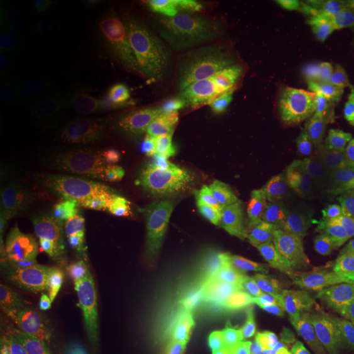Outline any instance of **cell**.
<instances>
[{"label": "cell", "mask_w": 354, "mask_h": 354, "mask_svg": "<svg viewBox=\"0 0 354 354\" xmlns=\"http://www.w3.org/2000/svg\"><path fill=\"white\" fill-rule=\"evenodd\" d=\"M21 153H24V148H21L20 140L12 135V131L6 133L3 130L0 136V176L3 179L10 176L13 169L19 166Z\"/></svg>", "instance_id": "obj_12"}, {"label": "cell", "mask_w": 354, "mask_h": 354, "mask_svg": "<svg viewBox=\"0 0 354 354\" xmlns=\"http://www.w3.org/2000/svg\"><path fill=\"white\" fill-rule=\"evenodd\" d=\"M256 299L194 295L156 318L146 335L153 354H241L258 336Z\"/></svg>", "instance_id": "obj_2"}, {"label": "cell", "mask_w": 354, "mask_h": 354, "mask_svg": "<svg viewBox=\"0 0 354 354\" xmlns=\"http://www.w3.org/2000/svg\"><path fill=\"white\" fill-rule=\"evenodd\" d=\"M154 269L156 254L149 245L133 240L113 243L88 263L82 286L95 302L120 305L138 294Z\"/></svg>", "instance_id": "obj_4"}, {"label": "cell", "mask_w": 354, "mask_h": 354, "mask_svg": "<svg viewBox=\"0 0 354 354\" xmlns=\"http://www.w3.org/2000/svg\"><path fill=\"white\" fill-rule=\"evenodd\" d=\"M177 269L202 286L232 284L251 272V253L210 230L190 233L176 253Z\"/></svg>", "instance_id": "obj_5"}, {"label": "cell", "mask_w": 354, "mask_h": 354, "mask_svg": "<svg viewBox=\"0 0 354 354\" xmlns=\"http://www.w3.org/2000/svg\"><path fill=\"white\" fill-rule=\"evenodd\" d=\"M46 223L25 205H13L0 220V245L10 254L25 256L46 241Z\"/></svg>", "instance_id": "obj_9"}, {"label": "cell", "mask_w": 354, "mask_h": 354, "mask_svg": "<svg viewBox=\"0 0 354 354\" xmlns=\"http://www.w3.org/2000/svg\"><path fill=\"white\" fill-rule=\"evenodd\" d=\"M295 315L322 335L354 336V272L326 279L305 292L295 305Z\"/></svg>", "instance_id": "obj_6"}, {"label": "cell", "mask_w": 354, "mask_h": 354, "mask_svg": "<svg viewBox=\"0 0 354 354\" xmlns=\"http://www.w3.org/2000/svg\"><path fill=\"white\" fill-rule=\"evenodd\" d=\"M214 6V10L218 12L220 15H233V13L236 12H241L243 8H245L246 6H250L248 2H241V0H225V2H214L212 3Z\"/></svg>", "instance_id": "obj_13"}, {"label": "cell", "mask_w": 354, "mask_h": 354, "mask_svg": "<svg viewBox=\"0 0 354 354\" xmlns=\"http://www.w3.org/2000/svg\"><path fill=\"white\" fill-rule=\"evenodd\" d=\"M44 102L37 88L19 77L2 79L0 86V120L3 130L33 125L41 117Z\"/></svg>", "instance_id": "obj_10"}, {"label": "cell", "mask_w": 354, "mask_h": 354, "mask_svg": "<svg viewBox=\"0 0 354 354\" xmlns=\"http://www.w3.org/2000/svg\"><path fill=\"white\" fill-rule=\"evenodd\" d=\"M15 55L21 73L35 81L55 77L61 64L59 43L51 33L39 28H28L19 35Z\"/></svg>", "instance_id": "obj_8"}, {"label": "cell", "mask_w": 354, "mask_h": 354, "mask_svg": "<svg viewBox=\"0 0 354 354\" xmlns=\"http://www.w3.org/2000/svg\"><path fill=\"white\" fill-rule=\"evenodd\" d=\"M130 3L125 0H88L82 6V20L94 30H110L125 20Z\"/></svg>", "instance_id": "obj_11"}, {"label": "cell", "mask_w": 354, "mask_h": 354, "mask_svg": "<svg viewBox=\"0 0 354 354\" xmlns=\"http://www.w3.org/2000/svg\"><path fill=\"white\" fill-rule=\"evenodd\" d=\"M248 76L292 151L315 174L354 190L308 53L282 35L271 37L248 57Z\"/></svg>", "instance_id": "obj_1"}, {"label": "cell", "mask_w": 354, "mask_h": 354, "mask_svg": "<svg viewBox=\"0 0 354 354\" xmlns=\"http://www.w3.org/2000/svg\"><path fill=\"white\" fill-rule=\"evenodd\" d=\"M115 203L102 192H79L61 203L55 216L57 240L81 246L95 240L115 218Z\"/></svg>", "instance_id": "obj_7"}, {"label": "cell", "mask_w": 354, "mask_h": 354, "mask_svg": "<svg viewBox=\"0 0 354 354\" xmlns=\"http://www.w3.org/2000/svg\"><path fill=\"white\" fill-rule=\"evenodd\" d=\"M323 104L354 183V53L328 39L308 46Z\"/></svg>", "instance_id": "obj_3"}]
</instances>
